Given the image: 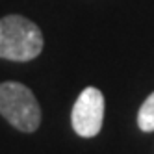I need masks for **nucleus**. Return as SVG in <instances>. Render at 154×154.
<instances>
[{
	"label": "nucleus",
	"mask_w": 154,
	"mask_h": 154,
	"mask_svg": "<svg viewBox=\"0 0 154 154\" xmlns=\"http://www.w3.org/2000/svg\"><path fill=\"white\" fill-rule=\"evenodd\" d=\"M72 128L82 137H93L104 123V95L97 87H85L78 95L71 112Z\"/></svg>",
	"instance_id": "nucleus-3"
},
{
	"label": "nucleus",
	"mask_w": 154,
	"mask_h": 154,
	"mask_svg": "<svg viewBox=\"0 0 154 154\" xmlns=\"http://www.w3.org/2000/svg\"><path fill=\"white\" fill-rule=\"evenodd\" d=\"M137 126L143 132H154V91L145 98L137 112Z\"/></svg>",
	"instance_id": "nucleus-4"
},
{
	"label": "nucleus",
	"mask_w": 154,
	"mask_h": 154,
	"mask_svg": "<svg viewBox=\"0 0 154 154\" xmlns=\"http://www.w3.org/2000/svg\"><path fill=\"white\" fill-rule=\"evenodd\" d=\"M45 39L35 23L23 15L0 19V58L9 61H30L37 58Z\"/></svg>",
	"instance_id": "nucleus-1"
},
{
	"label": "nucleus",
	"mask_w": 154,
	"mask_h": 154,
	"mask_svg": "<svg viewBox=\"0 0 154 154\" xmlns=\"http://www.w3.org/2000/svg\"><path fill=\"white\" fill-rule=\"evenodd\" d=\"M0 115L20 132H35L41 125V108L24 84H0Z\"/></svg>",
	"instance_id": "nucleus-2"
}]
</instances>
